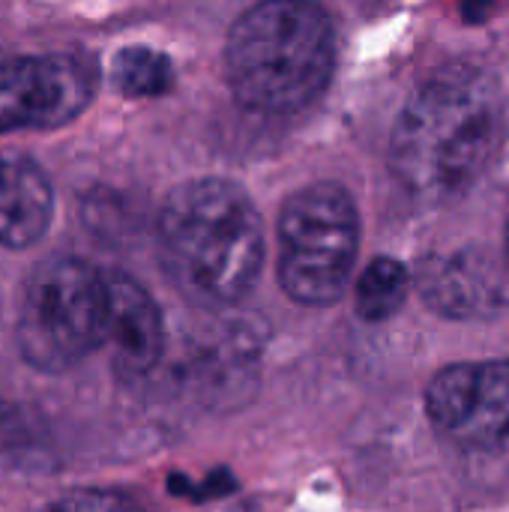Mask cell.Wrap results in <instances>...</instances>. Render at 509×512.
Listing matches in <instances>:
<instances>
[{
    "label": "cell",
    "instance_id": "15",
    "mask_svg": "<svg viewBox=\"0 0 509 512\" xmlns=\"http://www.w3.org/2000/svg\"><path fill=\"white\" fill-rule=\"evenodd\" d=\"M504 255H507V270H509V222H507V231H504Z\"/></svg>",
    "mask_w": 509,
    "mask_h": 512
},
{
    "label": "cell",
    "instance_id": "10",
    "mask_svg": "<svg viewBox=\"0 0 509 512\" xmlns=\"http://www.w3.org/2000/svg\"><path fill=\"white\" fill-rule=\"evenodd\" d=\"M468 450H501L509 444V360L477 363L474 393L456 432Z\"/></svg>",
    "mask_w": 509,
    "mask_h": 512
},
{
    "label": "cell",
    "instance_id": "1",
    "mask_svg": "<svg viewBox=\"0 0 509 512\" xmlns=\"http://www.w3.org/2000/svg\"><path fill=\"white\" fill-rule=\"evenodd\" d=\"M504 99L498 81L474 63H450L429 75L405 102L390 168L423 201L465 195L489 168L501 141Z\"/></svg>",
    "mask_w": 509,
    "mask_h": 512
},
{
    "label": "cell",
    "instance_id": "12",
    "mask_svg": "<svg viewBox=\"0 0 509 512\" xmlns=\"http://www.w3.org/2000/svg\"><path fill=\"white\" fill-rule=\"evenodd\" d=\"M111 81L123 96H132V99L162 96L174 87V66L168 54L150 45H129L114 54Z\"/></svg>",
    "mask_w": 509,
    "mask_h": 512
},
{
    "label": "cell",
    "instance_id": "5",
    "mask_svg": "<svg viewBox=\"0 0 509 512\" xmlns=\"http://www.w3.org/2000/svg\"><path fill=\"white\" fill-rule=\"evenodd\" d=\"M360 249V213L339 183L294 192L279 216V285L300 306L342 297Z\"/></svg>",
    "mask_w": 509,
    "mask_h": 512
},
{
    "label": "cell",
    "instance_id": "11",
    "mask_svg": "<svg viewBox=\"0 0 509 512\" xmlns=\"http://www.w3.org/2000/svg\"><path fill=\"white\" fill-rule=\"evenodd\" d=\"M414 288V276L396 258H372L357 282V312L360 318L378 324L393 318Z\"/></svg>",
    "mask_w": 509,
    "mask_h": 512
},
{
    "label": "cell",
    "instance_id": "2",
    "mask_svg": "<svg viewBox=\"0 0 509 512\" xmlns=\"http://www.w3.org/2000/svg\"><path fill=\"white\" fill-rule=\"evenodd\" d=\"M156 234L168 279L195 306H234L261 276V216L243 186L225 177H201L171 189Z\"/></svg>",
    "mask_w": 509,
    "mask_h": 512
},
{
    "label": "cell",
    "instance_id": "7",
    "mask_svg": "<svg viewBox=\"0 0 509 512\" xmlns=\"http://www.w3.org/2000/svg\"><path fill=\"white\" fill-rule=\"evenodd\" d=\"M414 288L432 312L459 321L495 318L507 303L498 261L474 243L426 255L414 270Z\"/></svg>",
    "mask_w": 509,
    "mask_h": 512
},
{
    "label": "cell",
    "instance_id": "4",
    "mask_svg": "<svg viewBox=\"0 0 509 512\" xmlns=\"http://www.w3.org/2000/svg\"><path fill=\"white\" fill-rule=\"evenodd\" d=\"M105 273L75 255L45 258L27 279L15 342L27 366L57 375L105 345Z\"/></svg>",
    "mask_w": 509,
    "mask_h": 512
},
{
    "label": "cell",
    "instance_id": "8",
    "mask_svg": "<svg viewBox=\"0 0 509 512\" xmlns=\"http://www.w3.org/2000/svg\"><path fill=\"white\" fill-rule=\"evenodd\" d=\"M108 327L105 345L111 348L114 372L123 381L153 375L168 348L165 318L156 300L132 276L108 270Z\"/></svg>",
    "mask_w": 509,
    "mask_h": 512
},
{
    "label": "cell",
    "instance_id": "13",
    "mask_svg": "<svg viewBox=\"0 0 509 512\" xmlns=\"http://www.w3.org/2000/svg\"><path fill=\"white\" fill-rule=\"evenodd\" d=\"M48 512H150L117 489H69L51 501Z\"/></svg>",
    "mask_w": 509,
    "mask_h": 512
},
{
    "label": "cell",
    "instance_id": "14",
    "mask_svg": "<svg viewBox=\"0 0 509 512\" xmlns=\"http://www.w3.org/2000/svg\"><path fill=\"white\" fill-rule=\"evenodd\" d=\"M168 492H174V495H180V498H189V501H195V504H204V501L225 498V495L237 492V480H234L228 471H213V474L204 477V480L171 477V480H168Z\"/></svg>",
    "mask_w": 509,
    "mask_h": 512
},
{
    "label": "cell",
    "instance_id": "3",
    "mask_svg": "<svg viewBox=\"0 0 509 512\" xmlns=\"http://www.w3.org/2000/svg\"><path fill=\"white\" fill-rule=\"evenodd\" d=\"M225 69L243 108L294 114L312 105L333 78V21L321 6L303 0L249 6L228 33Z\"/></svg>",
    "mask_w": 509,
    "mask_h": 512
},
{
    "label": "cell",
    "instance_id": "9",
    "mask_svg": "<svg viewBox=\"0 0 509 512\" xmlns=\"http://www.w3.org/2000/svg\"><path fill=\"white\" fill-rule=\"evenodd\" d=\"M54 219L48 174L27 156H0V246L27 249L45 237Z\"/></svg>",
    "mask_w": 509,
    "mask_h": 512
},
{
    "label": "cell",
    "instance_id": "6",
    "mask_svg": "<svg viewBox=\"0 0 509 512\" xmlns=\"http://www.w3.org/2000/svg\"><path fill=\"white\" fill-rule=\"evenodd\" d=\"M96 87L99 66L87 51L0 54V135L63 126L93 102Z\"/></svg>",
    "mask_w": 509,
    "mask_h": 512
}]
</instances>
